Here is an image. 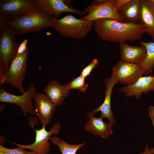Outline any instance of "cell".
<instances>
[{
    "instance_id": "obj_1",
    "label": "cell",
    "mask_w": 154,
    "mask_h": 154,
    "mask_svg": "<svg viewBox=\"0 0 154 154\" xmlns=\"http://www.w3.org/2000/svg\"><path fill=\"white\" fill-rule=\"evenodd\" d=\"M95 31L101 39L110 42L133 41L142 38L145 28L141 23L121 22L110 19L93 21Z\"/></svg>"
},
{
    "instance_id": "obj_2",
    "label": "cell",
    "mask_w": 154,
    "mask_h": 154,
    "mask_svg": "<svg viewBox=\"0 0 154 154\" xmlns=\"http://www.w3.org/2000/svg\"><path fill=\"white\" fill-rule=\"evenodd\" d=\"M8 24L16 35H23L54 27L53 17L40 7L17 18L9 20Z\"/></svg>"
},
{
    "instance_id": "obj_3",
    "label": "cell",
    "mask_w": 154,
    "mask_h": 154,
    "mask_svg": "<svg viewBox=\"0 0 154 154\" xmlns=\"http://www.w3.org/2000/svg\"><path fill=\"white\" fill-rule=\"evenodd\" d=\"M53 28L64 37L83 38L88 35L94 27L93 21L78 19L72 15L60 19L53 18Z\"/></svg>"
},
{
    "instance_id": "obj_4",
    "label": "cell",
    "mask_w": 154,
    "mask_h": 154,
    "mask_svg": "<svg viewBox=\"0 0 154 154\" xmlns=\"http://www.w3.org/2000/svg\"><path fill=\"white\" fill-rule=\"evenodd\" d=\"M0 79L7 72L10 63L15 59L19 45L16 33L8 24L0 33Z\"/></svg>"
},
{
    "instance_id": "obj_5",
    "label": "cell",
    "mask_w": 154,
    "mask_h": 154,
    "mask_svg": "<svg viewBox=\"0 0 154 154\" xmlns=\"http://www.w3.org/2000/svg\"><path fill=\"white\" fill-rule=\"evenodd\" d=\"M28 54L27 48L10 63L7 72L0 80V85L9 84L18 89L22 94L25 92L23 82L26 72Z\"/></svg>"
},
{
    "instance_id": "obj_6",
    "label": "cell",
    "mask_w": 154,
    "mask_h": 154,
    "mask_svg": "<svg viewBox=\"0 0 154 154\" xmlns=\"http://www.w3.org/2000/svg\"><path fill=\"white\" fill-rule=\"evenodd\" d=\"M88 14L80 19L94 21L103 19H110L124 22L117 8L116 0H107L99 4L91 3V4L85 8L83 11Z\"/></svg>"
},
{
    "instance_id": "obj_7",
    "label": "cell",
    "mask_w": 154,
    "mask_h": 154,
    "mask_svg": "<svg viewBox=\"0 0 154 154\" xmlns=\"http://www.w3.org/2000/svg\"><path fill=\"white\" fill-rule=\"evenodd\" d=\"M45 126L43 125L40 129H35L36 133L35 140L31 144L24 145L9 141L18 147L29 149L37 154H49L51 149L49 138L51 135H57L59 133L61 125L59 123H55L49 131H46Z\"/></svg>"
},
{
    "instance_id": "obj_8",
    "label": "cell",
    "mask_w": 154,
    "mask_h": 154,
    "mask_svg": "<svg viewBox=\"0 0 154 154\" xmlns=\"http://www.w3.org/2000/svg\"><path fill=\"white\" fill-rule=\"evenodd\" d=\"M37 93L36 88L33 84H31L27 92L19 96L8 92L1 84L0 87V102L18 105L25 116L27 114L35 115L36 114L32 99Z\"/></svg>"
},
{
    "instance_id": "obj_9",
    "label": "cell",
    "mask_w": 154,
    "mask_h": 154,
    "mask_svg": "<svg viewBox=\"0 0 154 154\" xmlns=\"http://www.w3.org/2000/svg\"><path fill=\"white\" fill-rule=\"evenodd\" d=\"M118 82L126 86L133 85L143 74L139 64L120 60L112 68Z\"/></svg>"
},
{
    "instance_id": "obj_10",
    "label": "cell",
    "mask_w": 154,
    "mask_h": 154,
    "mask_svg": "<svg viewBox=\"0 0 154 154\" xmlns=\"http://www.w3.org/2000/svg\"><path fill=\"white\" fill-rule=\"evenodd\" d=\"M39 6L37 0H1L0 13L9 19L17 18Z\"/></svg>"
},
{
    "instance_id": "obj_11",
    "label": "cell",
    "mask_w": 154,
    "mask_h": 154,
    "mask_svg": "<svg viewBox=\"0 0 154 154\" xmlns=\"http://www.w3.org/2000/svg\"><path fill=\"white\" fill-rule=\"evenodd\" d=\"M118 82L114 72L112 71L110 77L104 80V83L106 87V90L103 102L96 108L88 113L86 115L88 117L90 118L93 116L95 113L100 111L101 112L100 117L107 118L109 120V123L112 126L114 124L115 121L112 109L111 97L113 88Z\"/></svg>"
},
{
    "instance_id": "obj_12",
    "label": "cell",
    "mask_w": 154,
    "mask_h": 154,
    "mask_svg": "<svg viewBox=\"0 0 154 154\" xmlns=\"http://www.w3.org/2000/svg\"><path fill=\"white\" fill-rule=\"evenodd\" d=\"M72 0H37L39 7L53 18L58 19L60 14L68 12L85 15L80 9L71 5Z\"/></svg>"
},
{
    "instance_id": "obj_13",
    "label": "cell",
    "mask_w": 154,
    "mask_h": 154,
    "mask_svg": "<svg viewBox=\"0 0 154 154\" xmlns=\"http://www.w3.org/2000/svg\"><path fill=\"white\" fill-rule=\"evenodd\" d=\"M35 111L42 125L48 124L56 110L55 104L46 95L37 93L33 97Z\"/></svg>"
},
{
    "instance_id": "obj_14",
    "label": "cell",
    "mask_w": 154,
    "mask_h": 154,
    "mask_svg": "<svg viewBox=\"0 0 154 154\" xmlns=\"http://www.w3.org/2000/svg\"><path fill=\"white\" fill-rule=\"evenodd\" d=\"M120 91L127 97L134 96L139 100L143 93L147 94L154 91V77L150 75L142 76L133 85L121 88Z\"/></svg>"
},
{
    "instance_id": "obj_15",
    "label": "cell",
    "mask_w": 154,
    "mask_h": 154,
    "mask_svg": "<svg viewBox=\"0 0 154 154\" xmlns=\"http://www.w3.org/2000/svg\"><path fill=\"white\" fill-rule=\"evenodd\" d=\"M120 60L139 64L144 59L146 55L145 46H133L125 42L119 43Z\"/></svg>"
},
{
    "instance_id": "obj_16",
    "label": "cell",
    "mask_w": 154,
    "mask_h": 154,
    "mask_svg": "<svg viewBox=\"0 0 154 154\" xmlns=\"http://www.w3.org/2000/svg\"><path fill=\"white\" fill-rule=\"evenodd\" d=\"M142 0H129L118 10L125 22L140 23Z\"/></svg>"
},
{
    "instance_id": "obj_17",
    "label": "cell",
    "mask_w": 154,
    "mask_h": 154,
    "mask_svg": "<svg viewBox=\"0 0 154 154\" xmlns=\"http://www.w3.org/2000/svg\"><path fill=\"white\" fill-rule=\"evenodd\" d=\"M43 91L56 106L61 105L69 93L66 84L61 85L56 80L48 82Z\"/></svg>"
},
{
    "instance_id": "obj_18",
    "label": "cell",
    "mask_w": 154,
    "mask_h": 154,
    "mask_svg": "<svg viewBox=\"0 0 154 154\" xmlns=\"http://www.w3.org/2000/svg\"><path fill=\"white\" fill-rule=\"evenodd\" d=\"M140 23L144 26L145 33L154 42V4L151 0H142Z\"/></svg>"
},
{
    "instance_id": "obj_19",
    "label": "cell",
    "mask_w": 154,
    "mask_h": 154,
    "mask_svg": "<svg viewBox=\"0 0 154 154\" xmlns=\"http://www.w3.org/2000/svg\"><path fill=\"white\" fill-rule=\"evenodd\" d=\"M84 126V129L91 134L106 139L113 133L112 126L103 120L102 118L92 116Z\"/></svg>"
},
{
    "instance_id": "obj_20",
    "label": "cell",
    "mask_w": 154,
    "mask_h": 154,
    "mask_svg": "<svg viewBox=\"0 0 154 154\" xmlns=\"http://www.w3.org/2000/svg\"><path fill=\"white\" fill-rule=\"evenodd\" d=\"M139 43L145 46L146 50L145 57L139 65L142 69L143 74L147 76L154 66V42H145L140 40Z\"/></svg>"
},
{
    "instance_id": "obj_21",
    "label": "cell",
    "mask_w": 154,
    "mask_h": 154,
    "mask_svg": "<svg viewBox=\"0 0 154 154\" xmlns=\"http://www.w3.org/2000/svg\"><path fill=\"white\" fill-rule=\"evenodd\" d=\"M49 140L58 147L62 154H76L78 150L86 143L84 142L77 145L69 144L64 140L55 136L50 137Z\"/></svg>"
},
{
    "instance_id": "obj_22",
    "label": "cell",
    "mask_w": 154,
    "mask_h": 154,
    "mask_svg": "<svg viewBox=\"0 0 154 154\" xmlns=\"http://www.w3.org/2000/svg\"><path fill=\"white\" fill-rule=\"evenodd\" d=\"M85 78L80 75L74 78L69 83L66 84L67 89H77L79 91L85 92L88 86V84L85 82Z\"/></svg>"
},
{
    "instance_id": "obj_23",
    "label": "cell",
    "mask_w": 154,
    "mask_h": 154,
    "mask_svg": "<svg viewBox=\"0 0 154 154\" xmlns=\"http://www.w3.org/2000/svg\"><path fill=\"white\" fill-rule=\"evenodd\" d=\"M0 154H37L34 151H27L18 147L14 148H7L2 145H0Z\"/></svg>"
},
{
    "instance_id": "obj_24",
    "label": "cell",
    "mask_w": 154,
    "mask_h": 154,
    "mask_svg": "<svg viewBox=\"0 0 154 154\" xmlns=\"http://www.w3.org/2000/svg\"><path fill=\"white\" fill-rule=\"evenodd\" d=\"M98 63L99 62L97 59H94L89 65L82 70L80 75L85 78L90 76L92 70Z\"/></svg>"
},
{
    "instance_id": "obj_25",
    "label": "cell",
    "mask_w": 154,
    "mask_h": 154,
    "mask_svg": "<svg viewBox=\"0 0 154 154\" xmlns=\"http://www.w3.org/2000/svg\"><path fill=\"white\" fill-rule=\"evenodd\" d=\"M27 40L25 39L19 44L17 55L15 58L23 53L28 48L27 47Z\"/></svg>"
},
{
    "instance_id": "obj_26",
    "label": "cell",
    "mask_w": 154,
    "mask_h": 154,
    "mask_svg": "<svg viewBox=\"0 0 154 154\" xmlns=\"http://www.w3.org/2000/svg\"><path fill=\"white\" fill-rule=\"evenodd\" d=\"M9 20L6 15L2 13L0 14V33L8 24Z\"/></svg>"
},
{
    "instance_id": "obj_27",
    "label": "cell",
    "mask_w": 154,
    "mask_h": 154,
    "mask_svg": "<svg viewBox=\"0 0 154 154\" xmlns=\"http://www.w3.org/2000/svg\"><path fill=\"white\" fill-rule=\"evenodd\" d=\"M149 115L150 118L153 126L154 127V106L150 105L148 107Z\"/></svg>"
},
{
    "instance_id": "obj_28",
    "label": "cell",
    "mask_w": 154,
    "mask_h": 154,
    "mask_svg": "<svg viewBox=\"0 0 154 154\" xmlns=\"http://www.w3.org/2000/svg\"><path fill=\"white\" fill-rule=\"evenodd\" d=\"M129 0H116L117 8L118 9Z\"/></svg>"
},
{
    "instance_id": "obj_29",
    "label": "cell",
    "mask_w": 154,
    "mask_h": 154,
    "mask_svg": "<svg viewBox=\"0 0 154 154\" xmlns=\"http://www.w3.org/2000/svg\"><path fill=\"white\" fill-rule=\"evenodd\" d=\"M138 154H154L150 150V148L148 146L146 145L145 148V150L142 153H139Z\"/></svg>"
},
{
    "instance_id": "obj_30",
    "label": "cell",
    "mask_w": 154,
    "mask_h": 154,
    "mask_svg": "<svg viewBox=\"0 0 154 154\" xmlns=\"http://www.w3.org/2000/svg\"><path fill=\"white\" fill-rule=\"evenodd\" d=\"M5 108V106L3 104H0V111L3 110L4 108Z\"/></svg>"
},
{
    "instance_id": "obj_31",
    "label": "cell",
    "mask_w": 154,
    "mask_h": 154,
    "mask_svg": "<svg viewBox=\"0 0 154 154\" xmlns=\"http://www.w3.org/2000/svg\"><path fill=\"white\" fill-rule=\"evenodd\" d=\"M150 151L153 154H154V147L152 148H150Z\"/></svg>"
},
{
    "instance_id": "obj_32",
    "label": "cell",
    "mask_w": 154,
    "mask_h": 154,
    "mask_svg": "<svg viewBox=\"0 0 154 154\" xmlns=\"http://www.w3.org/2000/svg\"><path fill=\"white\" fill-rule=\"evenodd\" d=\"M151 1L154 4V0H151Z\"/></svg>"
}]
</instances>
